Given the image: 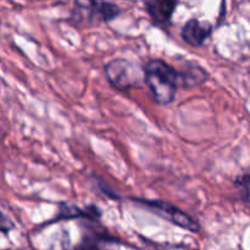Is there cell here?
<instances>
[{
    "mask_svg": "<svg viewBox=\"0 0 250 250\" xmlns=\"http://www.w3.org/2000/svg\"><path fill=\"white\" fill-rule=\"evenodd\" d=\"M144 83L159 105L175 100L178 88V70L160 59H151L143 66Z\"/></svg>",
    "mask_w": 250,
    "mask_h": 250,
    "instance_id": "6da1fadb",
    "label": "cell"
},
{
    "mask_svg": "<svg viewBox=\"0 0 250 250\" xmlns=\"http://www.w3.org/2000/svg\"><path fill=\"white\" fill-rule=\"evenodd\" d=\"M104 71L110 84L120 92L141 88L144 83L143 67L126 59L119 58L109 61Z\"/></svg>",
    "mask_w": 250,
    "mask_h": 250,
    "instance_id": "7a4b0ae2",
    "label": "cell"
},
{
    "mask_svg": "<svg viewBox=\"0 0 250 250\" xmlns=\"http://www.w3.org/2000/svg\"><path fill=\"white\" fill-rule=\"evenodd\" d=\"M132 200L143 205L146 209L151 210L156 215L167 220L171 224L181 227V229H185L190 232H199V224L194 219H192L187 212H185L171 203L159 199H143V198H132Z\"/></svg>",
    "mask_w": 250,
    "mask_h": 250,
    "instance_id": "3957f363",
    "label": "cell"
},
{
    "mask_svg": "<svg viewBox=\"0 0 250 250\" xmlns=\"http://www.w3.org/2000/svg\"><path fill=\"white\" fill-rule=\"evenodd\" d=\"M212 33V26L207 21L192 19L183 26L182 38L188 45L199 48Z\"/></svg>",
    "mask_w": 250,
    "mask_h": 250,
    "instance_id": "277c9868",
    "label": "cell"
},
{
    "mask_svg": "<svg viewBox=\"0 0 250 250\" xmlns=\"http://www.w3.org/2000/svg\"><path fill=\"white\" fill-rule=\"evenodd\" d=\"M144 4L151 20L163 26L170 22L177 6V0H144Z\"/></svg>",
    "mask_w": 250,
    "mask_h": 250,
    "instance_id": "5b68a950",
    "label": "cell"
},
{
    "mask_svg": "<svg viewBox=\"0 0 250 250\" xmlns=\"http://www.w3.org/2000/svg\"><path fill=\"white\" fill-rule=\"evenodd\" d=\"M81 5L83 7H87L93 17L104 22L112 21L121 12V10L116 4L105 1V0H83V1H81Z\"/></svg>",
    "mask_w": 250,
    "mask_h": 250,
    "instance_id": "8992f818",
    "label": "cell"
},
{
    "mask_svg": "<svg viewBox=\"0 0 250 250\" xmlns=\"http://www.w3.org/2000/svg\"><path fill=\"white\" fill-rule=\"evenodd\" d=\"M208 78L207 71L199 65L189 62L185 68L178 70V88H192L204 83Z\"/></svg>",
    "mask_w": 250,
    "mask_h": 250,
    "instance_id": "52a82bcc",
    "label": "cell"
},
{
    "mask_svg": "<svg viewBox=\"0 0 250 250\" xmlns=\"http://www.w3.org/2000/svg\"><path fill=\"white\" fill-rule=\"evenodd\" d=\"M100 216V210L97 207L85 208V209H80L78 207L67 203L60 204V210H59L58 220L60 219H78V217H85V219H98Z\"/></svg>",
    "mask_w": 250,
    "mask_h": 250,
    "instance_id": "ba28073f",
    "label": "cell"
},
{
    "mask_svg": "<svg viewBox=\"0 0 250 250\" xmlns=\"http://www.w3.org/2000/svg\"><path fill=\"white\" fill-rule=\"evenodd\" d=\"M237 190L244 202L250 203V170L244 171L241 175L237 176L234 181Z\"/></svg>",
    "mask_w": 250,
    "mask_h": 250,
    "instance_id": "9c48e42d",
    "label": "cell"
},
{
    "mask_svg": "<svg viewBox=\"0 0 250 250\" xmlns=\"http://www.w3.org/2000/svg\"><path fill=\"white\" fill-rule=\"evenodd\" d=\"M15 225L4 212L0 211V232L7 234L11 229H14Z\"/></svg>",
    "mask_w": 250,
    "mask_h": 250,
    "instance_id": "30bf717a",
    "label": "cell"
}]
</instances>
